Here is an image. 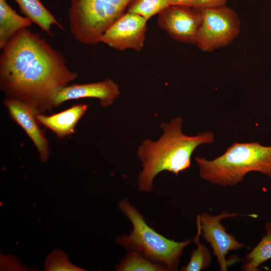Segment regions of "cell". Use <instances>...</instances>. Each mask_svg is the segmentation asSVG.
<instances>
[{"mask_svg": "<svg viewBox=\"0 0 271 271\" xmlns=\"http://www.w3.org/2000/svg\"><path fill=\"white\" fill-rule=\"evenodd\" d=\"M63 54L37 33L24 29L0 56V87L8 97L25 101L39 113L52 108L57 93L78 77Z\"/></svg>", "mask_w": 271, "mask_h": 271, "instance_id": "cell-1", "label": "cell"}, {"mask_svg": "<svg viewBox=\"0 0 271 271\" xmlns=\"http://www.w3.org/2000/svg\"><path fill=\"white\" fill-rule=\"evenodd\" d=\"M183 123L180 116L162 122L161 137L156 141L146 139L139 147L137 155L142 170L137 183L141 192H151L155 177L161 172L167 171L178 175L189 168L194 151L200 145L214 142L215 137L212 131L199 132L194 136L185 134L182 131Z\"/></svg>", "mask_w": 271, "mask_h": 271, "instance_id": "cell-2", "label": "cell"}, {"mask_svg": "<svg viewBox=\"0 0 271 271\" xmlns=\"http://www.w3.org/2000/svg\"><path fill=\"white\" fill-rule=\"evenodd\" d=\"M195 160L200 177L214 185L234 186L251 172L271 178V146L257 142L233 143L223 154L213 160L198 157Z\"/></svg>", "mask_w": 271, "mask_h": 271, "instance_id": "cell-3", "label": "cell"}, {"mask_svg": "<svg viewBox=\"0 0 271 271\" xmlns=\"http://www.w3.org/2000/svg\"><path fill=\"white\" fill-rule=\"evenodd\" d=\"M118 207L131 222L132 230L129 234L117 238L116 242L128 251L138 252L164 265L169 270H177L183 250L191 239L176 241L159 234L148 225L141 213L127 199L120 201Z\"/></svg>", "mask_w": 271, "mask_h": 271, "instance_id": "cell-4", "label": "cell"}, {"mask_svg": "<svg viewBox=\"0 0 271 271\" xmlns=\"http://www.w3.org/2000/svg\"><path fill=\"white\" fill-rule=\"evenodd\" d=\"M133 0H70L69 28L79 43L94 46Z\"/></svg>", "mask_w": 271, "mask_h": 271, "instance_id": "cell-5", "label": "cell"}, {"mask_svg": "<svg viewBox=\"0 0 271 271\" xmlns=\"http://www.w3.org/2000/svg\"><path fill=\"white\" fill-rule=\"evenodd\" d=\"M202 22L196 45L210 52L229 45L238 36L241 22L235 11L226 6L201 9Z\"/></svg>", "mask_w": 271, "mask_h": 271, "instance_id": "cell-6", "label": "cell"}, {"mask_svg": "<svg viewBox=\"0 0 271 271\" xmlns=\"http://www.w3.org/2000/svg\"><path fill=\"white\" fill-rule=\"evenodd\" d=\"M239 216L257 217L254 214H240L223 211L217 215H211L204 212L199 215L201 235L209 242L213 249V253L217 258L221 271H226L229 261L226 259V255L230 250H238L245 247L239 242L232 234L228 233L221 221L229 217Z\"/></svg>", "mask_w": 271, "mask_h": 271, "instance_id": "cell-7", "label": "cell"}, {"mask_svg": "<svg viewBox=\"0 0 271 271\" xmlns=\"http://www.w3.org/2000/svg\"><path fill=\"white\" fill-rule=\"evenodd\" d=\"M158 15V26L173 39L182 43L196 45L203 19L200 9L170 5Z\"/></svg>", "mask_w": 271, "mask_h": 271, "instance_id": "cell-8", "label": "cell"}, {"mask_svg": "<svg viewBox=\"0 0 271 271\" xmlns=\"http://www.w3.org/2000/svg\"><path fill=\"white\" fill-rule=\"evenodd\" d=\"M147 21L140 15L126 12L104 32L100 42L120 51H140L144 46Z\"/></svg>", "mask_w": 271, "mask_h": 271, "instance_id": "cell-9", "label": "cell"}, {"mask_svg": "<svg viewBox=\"0 0 271 271\" xmlns=\"http://www.w3.org/2000/svg\"><path fill=\"white\" fill-rule=\"evenodd\" d=\"M3 103L12 119L21 126L33 142L41 160L46 162L49 157V148L48 140L37 118L39 113L31 105L20 99L8 97Z\"/></svg>", "mask_w": 271, "mask_h": 271, "instance_id": "cell-10", "label": "cell"}, {"mask_svg": "<svg viewBox=\"0 0 271 271\" xmlns=\"http://www.w3.org/2000/svg\"><path fill=\"white\" fill-rule=\"evenodd\" d=\"M120 93L119 85L110 79L86 83L72 84L62 88L52 100V107H57L66 101L84 98L99 99L101 105H111Z\"/></svg>", "mask_w": 271, "mask_h": 271, "instance_id": "cell-11", "label": "cell"}, {"mask_svg": "<svg viewBox=\"0 0 271 271\" xmlns=\"http://www.w3.org/2000/svg\"><path fill=\"white\" fill-rule=\"evenodd\" d=\"M88 108L86 104L74 105L51 115L38 114L37 118L41 124L52 131L58 138H63L74 133L78 121Z\"/></svg>", "mask_w": 271, "mask_h": 271, "instance_id": "cell-12", "label": "cell"}, {"mask_svg": "<svg viewBox=\"0 0 271 271\" xmlns=\"http://www.w3.org/2000/svg\"><path fill=\"white\" fill-rule=\"evenodd\" d=\"M14 1L19 6L21 12L49 36H53L51 29L53 25L63 29V26L40 0Z\"/></svg>", "mask_w": 271, "mask_h": 271, "instance_id": "cell-13", "label": "cell"}, {"mask_svg": "<svg viewBox=\"0 0 271 271\" xmlns=\"http://www.w3.org/2000/svg\"><path fill=\"white\" fill-rule=\"evenodd\" d=\"M32 23L26 16L17 13L6 0H0V48L2 49L14 35Z\"/></svg>", "mask_w": 271, "mask_h": 271, "instance_id": "cell-14", "label": "cell"}, {"mask_svg": "<svg viewBox=\"0 0 271 271\" xmlns=\"http://www.w3.org/2000/svg\"><path fill=\"white\" fill-rule=\"evenodd\" d=\"M264 229L265 235L252 250L245 255V263L241 266L242 270H260L258 267L271 258V222H266Z\"/></svg>", "mask_w": 271, "mask_h": 271, "instance_id": "cell-15", "label": "cell"}, {"mask_svg": "<svg viewBox=\"0 0 271 271\" xmlns=\"http://www.w3.org/2000/svg\"><path fill=\"white\" fill-rule=\"evenodd\" d=\"M117 271H167L164 265L154 262L144 256L140 253L128 251L125 256L116 265Z\"/></svg>", "mask_w": 271, "mask_h": 271, "instance_id": "cell-16", "label": "cell"}, {"mask_svg": "<svg viewBox=\"0 0 271 271\" xmlns=\"http://www.w3.org/2000/svg\"><path fill=\"white\" fill-rule=\"evenodd\" d=\"M197 234L193 239L197 244L196 248L192 250L188 264L181 267V271H201L207 269L211 264L212 255L206 246L200 242L201 226L199 215L197 216Z\"/></svg>", "mask_w": 271, "mask_h": 271, "instance_id": "cell-17", "label": "cell"}, {"mask_svg": "<svg viewBox=\"0 0 271 271\" xmlns=\"http://www.w3.org/2000/svg\"><path fill=\"white\" fill-rule=\"evenodd\" d=\"M169 6V0H133L126 12L137 14L148 20Z\"/></svg>", "mask_w": 271, "mask_h": 271, "instance_id": "cell-18", "label": "cell"}, {"mask_svg": "<svg viewBox=\"0 0 271 271\" xmlns=\"http://www.w3.org/2000/svg\"><path fill=\"white\" fill-rule=\"evenodd\" d=\"M45 270L50 271H80L84 269L72 264L66 254L62 250L57 249L47 256L45 264Z\"/></svg>", "mask_w": 271, "mask_h": 271, "instance_id": "cell-19", "label": "cell"}, {"mask_svg": "<svg viewBox=\"0 0 271 271\" xmlns=\"http://www.w3.org/2000/svg\"><path fill=\"white\" fill-rule=\"evenodd\" d=\"M228 0H197L194 8L203 9L226 6Z\"/></svg>", "mask_w": 271, "mask_h": 271, "instance_id": "cell-20", "label": "cell"}, {"mask_svg": "<svg viewBox=\"0 0 271 271\" xmlns=\"http://www.w3.org/2000/svg\"><path fill=\"white\" fill-rule=\"evenodd\" d=\"M170 5H181L195 7L197 0H169Z\"/></svg>", "mask_w": 271, "mask_h": 271, "instance_id": "cell-21", "label": "cell"}]
</instances>
